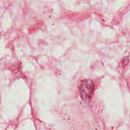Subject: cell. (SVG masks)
Masks as SVG:
<instances>
[{
  "instance_id": "obj_1",
  "label": "cell",
  "mask_w": 130,
  "mask_h": 130,
  "mask_svg": "<svg viewBox=\"0 0 130 130\" xmlns=\"http://www.w3.org/2000/svg\"><path fill=\"white\" fill-rule=\"evenodd\" d=\"M79 92L82 99L85 102L91 100L94 91V84L91 80H84L80 84Z\"/></svg>"
}]
</instances>
